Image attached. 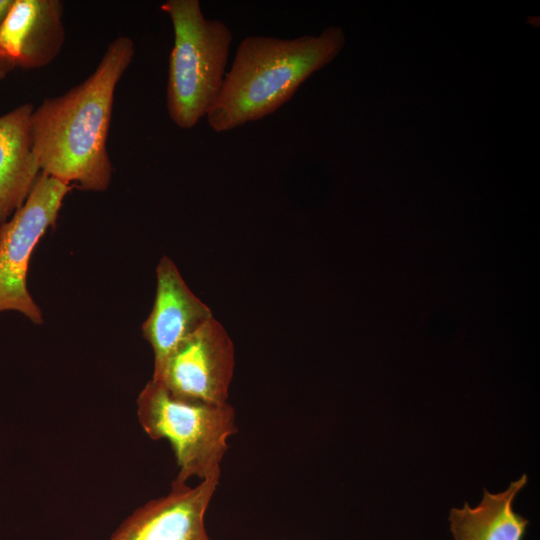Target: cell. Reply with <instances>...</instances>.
Returning <instances> with one entry per match:
<instances>
[{
    "mask_svg": "<svg viewBox=\"0 0 540 540\" xmlns=\"http://www.w3.org/2000/svg\"><path fill=\"white\" fill-rule=\"evenodd\" d=\"M133 55V41L116 38L86 80L33 110L32 151L42 173L83 190L108 188L112 167L107 138L114 94Z\"/></svg>",
    "mask_w": 540,
    "mask_h": 540,
    "instance_id": "cell-1",
    "label": "cell"
},
{
    "mask_svg": "<svg viewBox=\"0 0 540 540\" xmlns=\"http://www.w3.org/2000/svg\"><path fill=\"white\" fill-rule=\"evenodd\" d=\"M344 44V32L336 26L325 28L319 35L293 39L264 35L244 38L220 95L206 116L210 128L226 132L273 114L313 73L330 63Z\"/></svg>",
    "mask_w": 540,
    "mask_h": 540,
    "instance_id": "cell-2",
    "label": "cell"
},
{
    "mask_svg": "<svg viewBox=\"0 0 540 540\" xmlns=\"http://www.w3.org/2000/svg\"><path fill=\"white\" fill-rule=\"evenodd\" d=\"M161 9L174 30L167 110L175 125L189 129L207 116L220 95L233 36L223 21L204 17L199 0H168Z\"/></svg>",
    "mask_w": 540,
    "mask_h": 540,
    "instance_id": "cell-3",
    "label": "cell"
},
{
    "mask_svg": "<svg viewBox=\"0 0 540 540\" xmlns=\"http://www.w3.org/2000/svg\"><path fill=\"white\" fill-rule=\"evenodd\" d=\"M137 417L153 440H167L176 457V480L220 479L228 439L237 432L228 403H207L172 395L152 379L137 398Z\"/></svg>",
    "mask_w": 540,
    "mask_h": 540,
    "instance_id": "cell-4",
    "label": "cell"
},
{
    "mask_svg": "<svg viewBox=\"0 0 540 540\" xmlns=\"http://www.w3.org/2000/svg\"><path fill=\"white\" fill-rule=\"evenodd\" d=\"M71 188L41 172L24 204L0 228V312L17 311L36 325L43 323L27 288L29 263L40 239L55 226Z\"/></svg>",
    "mask_w": 540,
    "mask_h": 540,
    "instance_id": "cell-5",
    "label": "cell"
},
{
    "mask_svg": "<svg viewBox=\"0 0 540 540\" xmlns=\"http://www.w3.org/2000/svg\"><path fill=\"white\" fill-rule=\"evenodd\" d=\"M234 365L233 342L213 317L173 350L152 380L176 397L220 404L227 402Z\"/></svg>",
    "mask_w": 540,
    "mask_h": 540,
    "instance_id": "cell-6",
    "label": "cell"
},
{
    "mask_svg": "<svg viewBox=\"0 0 540 540\" xmlns=\"http://www.w3.org/2000/svg\"><path fill=\"white\" fill-rule=\"evenodd\" d=\"M218 483L206 479L191 487L175 479L167 495L134 510L108 540H211L205 514Z\"/></svg>",
    "mask_w": 540,
    "mask_h": 540,
    "instance_id": "cell-7",
    "label": "cell"
},
{
    "mask_svg": "<svg viewBox=\"0 0 540 540\" xmlns=\"http://www.w3.org/2000/svg\"><path fill=\"white\" fill-rule=\"evenodd\" d=\"M213 317L209 306L187 286L173 260L162 256L156 268L154 304L141 326L153 349V374L184 339Z\"/></svg>",
    "mask_w": 540,
    "mask_h": 540,
    "instance_id": "cell-8",
    "label": "cell"
},
{
    "mask_svg": "<svg viewBox=\"0 0 540 540\" xmlns=\"http://www.w3.org/2000/svg\"><path fill=\"white\" fill-rule=\"evenodd\" d=\"M62 12L58 0H15L0 25V57L24 69L49 64L64 41Z\"/></svg>",
    "mask_w": 540,
    "mask_h": 540,
    "instance_id": "cell-9",
    "label": "cell"
},
{
    "mask_svg": "<svg viewBox=\"0 0 540 540\" xmlns=\"http://www.w3.org/2000/svg\"><path fill=\"white\" fill-rule=\"evenodd\" d=\"M33 110L27 103L0 116V228L24 204L41 172L32 151Z\"/></svg>",
    "mask_w": 540,
    "mask_h": 540,
    "instance_id": "cell-10",
    "label": "cell"
},
{
    "mask_svg": "<svg viewBox=\"0 0 540 540\" xmlns=\"http://www.w3.org/2000/svg\"><path fill=\"white\" fill-rule=\"evenodd\" d=\"M527 483V476L510 483L507 490L492 494L486 489L474 508L466 502L449 515L454 540H522L529 521L513 510L516 495Z\"/></svg>",
    "mask_w": 540,
    "mask_h": 540,
    "instance_id": "cell-11",
    "label": "cell"
},
{
    "mask_svg": "<svg viewBox=\"0 0 540 540\" xmlns=\"http://www.w3.org/2000/svg\"><path fill=\"white\" fill-rule=\"evenodd\" d=\"M15 0H0V25L7 17Z\"/></svg>",
    "mask_w": 540,
    "mask_h": 540,
    "instance_id": "cell-12",
    "label": "cell"
},
{
    "mask_svg": "<svg viewBox=\"0 0 540 540\" xmlns=\"http://www.w3.org/2000/svg\"><path fill=\"white\" fill-rule=\"evenodd\" d=\"M15 68V66L8 60L0 57V80Z\"/></svg>",
    "mask_w": 540,
    "mask_h": 540,
    "instance_id": "cell-13",
    "label": "cell"
}]
</instances>
